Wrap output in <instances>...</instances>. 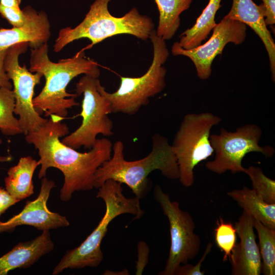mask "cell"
Here are the masks:
<instances>
[{"instance_id":"28","label":"cell","mask_w":275,"mask_h":275,"mask_svg":"<svg viewBox=\"0 0 275 275\" xmlns=\"http://www.w3.org/2000/svg\"><path fill=\"white\" fill-rule=\"evenodd\" d=\"M138 260L136 262V275L142 274L148 262L150 249L147 244L143 241H139L138 245Z\"/></svg>"},{"instance_id":"24","label":"cell","mask_w":275,"mask_h":275,"mask_svg":"<svg viewBox=\"0 0 275 275\" xmlns=\"http://www.w3.org/2000/svg\"><path fill=\"white\" fill-rule=\"evenodd\" d=\"M245 173L250 177L256 194L265 202L275 204V181L267 177L259 167L251 166Z\"/></svg>"},{"instance_id":"21","label":"cell","mask_w":275,"mask_h":275,"mask_svg":"<svg viewBox=\"0 0 275 275\" xmlns=\"http://www.w3.org/2000/svg\"><path fill=\"white\" fill-rule=\"evenodd\" d=\"M159 12L157 36L163 40L171 39L180 24V14L187 10L192 0H154Z\"/></svg>"},{"instance_id":"33","label":"cell","mask_w":275,"mask_h":275,"mask_svg":"<svg viewBox=\"0 0 275 275\" xmlns=\"http://www.w3.org/2000/svg\"><path fill=\"white\" fill-rule=\"evenodd\" d=\"M114 273H116L115 274H129V272L127 269H124L120 271H112L111 270H106L103 274H113Z\"/></svg>"},{"instance_id":"9","label":"cell","mask_w":275,"mask_h":275,"mask_svg":"<svg viewBox=\"0 0 275 275\" xmlns=\"http://www.w3.org/2000/svg\"><path fill=\"white\" fill-rule=\"evenodd\" d=\"M262 134V129L258 125L248 124L234 132L222 128L219 134L210 135L209 139L215 155L213 160L205 164L206 168L218 174L227 171L232 174L245 173L246 168L242 166V160L248 153L260 152L266 157L274 153L272 147L259 145Z\"/></svg>"},{"instance_id":"25","label":"cell","mask_w":275,"mask_h":275,"mask_svg":"<svg viewBox=\"0 0 275 275\" xmlns=\"http://www.w3.org/2000/svg\"><path fill=\"white\" fill-rule=\"evenodd\" d=\"M236 235L235 227L231 223L224 221L219 216L216 221L214 235L216 245L224 253L223 261L229 259L236 244Z\"/></svg>"},{"instance_id":"23","label":"cell","mask_w":275,"mask_h":275,"mask_svg":"<svg viewBox=\"0 0 275 275\" xmlns=\"http://www.w3.org/2000/svg\"><path fill=\"white\" fill-rule=\"evenodd\" d=\"M14 108L12 90L0 87V130L5 135L23 133L18 119L14 116Z\"/></svg>"},{"instance_id":"8","label":"cell","mask_w":275,"mask_h":275,"mask_svg":"<svg viewBox=\"0 0 275 275\" xmlns=\"http://www.w3.org/2000/svg\"><path fill=\"white\" fill-rule=\"evenodd\" d=\"M98 78L84 75L76 84L77 96L83 95L80 125L73 132L65 136L62 142L74 149L81 147L90 149L98 134L111 136L114 124L108 115L112 113L108 100L101 93Z\"/></svg>"},{"instance_id":"2","label":"cell","mask_w":275,"mask_h":275,"mask_svg":"<svg viewBox=\"0 0 275 275\" xmlns=\"http://www.w3.org/2000/svg\"><path fill=\"white\" fill-rule=\"evenodd\" d=\"M48 53L47 42L31 48L29 70L41 73L45 79L43 88L33 98V104L40 115L45 113V116L53 115L63 119L68 109L79 104L75 100L77 94L66 91L69 83L80 74L98 78L100 70L97 62L87 58L83 50L58 62L50 61Z\"/></svg>"},{"instance_id":"19","label":"cell","mask_w":275,"mask_h":275,"mask_svg":"<svg viewBox=\"0 0 275 275\" xmlns=\"http://www.w3.org/2000/svg\"><path fill=\"white\" fill-rule=\"evenodd\" d=\"M227 195L254 219L275 229V204L265 202L253 189L245 186L242 189L228 191Z\"/></svg>"},{"instance_id":"7","label":"cell","mask_w":275,"mask_h":275,"mask_svg":"<svg viewBox=\"0 0 275 275\" xmlns=\"http://www.w3.org/2000/svg\"><path fill=\"white\" fill-rule=\"evenodd\" d=\"M221 121L209 112L189 113L183 118L171 145L178 167V179L183 186L193 185L195 167L213 154L210 130Z\"/></svg>"},{"instance_id":"18","label":"cell","mask_w":275,"mask_h":275,"mask_svg":"<svg viewBox=\"0 0 275 275\" xmlns=\"http://www.w3.org/2000/svg\"><path fill=\"white\" fill-rule=\"evenodd\" d=\"M38 166V161L28 156L21 157L16 165L10 168L4 179L5 189L9 194L19 201L33 195L32 178Z\"/></svg>"},{"instance_id":"27","label":"cell","mask_w":275,"mask_h":275,"mask_svg":"<svg viewBox=\"0 0 275 275\" xmlns=\"http://www.w3.org/2000/svg\"><path fill=\"white\" fill-rule=\"evenodd\" d=\"M212 246L211 242L207 244L204 254L196 265L187 263L181 264L177 269L175 275H204V271L201 270V266L207 256L210 253Z\"/></svg>"},{"instance_id":"4","label":"cell","mask_w":275,"mask_h":275,"mask_svg":"<svg viewBox=\"0 0 275 275\" xmlns=\"http://www.w3.org/2000/svg\"><path fill=\"white\" fill-rule=\"evenodd\" d=\"M96 197L104 202L105 212L97 226L77 247L68 250L53 270L57 275L66 269H81L98 266L103 259L101 244L111 222L123 214H131L135 219L140 218L144 212L140 200L134 197L127 198L123 193L122 184L112 179L105 181L98 188Z\"/></svg>"},{"instance_id":"31","label":"cell","mask_w":275,"mask_h":275,"mask_svg":"<svg viewBox=\"0 0 275 275\" xmlns=\"http://www.w3.org/2000/svg\"><path fill=\"white\" fill-rule=\"evenodd\" d=\"M264 9V20L266 25L275 23V0H262Z\"/></svg>"},{"instance_id":"11","label":"cell","mask_w":275,"mask_h":275,"mask_svg":"<svg viewBox=\"0 0 275 275\" xmlns=\"http://www.w3.org/2000/svg\"><path fill=\"white\" fill-rule=\"evenodd\" d=\"M29 46V42H23L10 46L4 60L5 70L13 85L14 113L19 116V124L25 134L38 129L48 120L41 117L33 104L35 87L40 83L42 74H33L19 63V57L26 51Z\"/></svg>"},{"instance_id":"20","label":"cell","mask_w":275,"mask_h":275,"mask_svg":"<svg viewBox=\"0 0 275 275\" xmlns=\"http://www.w3.org/2000/svg\"><path fill=\"white\" fill-rule=\"evenodd\" d=\"M222 0H209L197 18L195 24L180 36L179 45L185 49L196 47L202 44L216 25L215 16L221 7Z\"/></svg>"},{"instance_id":"13","label":"cell","mask_w":275,"mask_h":275,"mask_svg":"<svg viewBox=\"0 0 275 275\" xmlns=\"http://www.w3.org/2000/svg\"><path fill=\"white\" fill-rule=\"evenodd\" d=\"M39 194L32 201H28L22 211L6 222L0 221V234L11 233L21 225L31 226L39 230L46 231L68 226L70 223L65 216L50 211L47 202L54 182L45 177L42 178Z\"/></svg>"},{"instance_id":"1","label":"cell","mask_w":275,"mask_h":275,"mask_svg":"<svg viewBox=\"0 0 275 275\" xmlns=\"http://www.w3.org/2000/svg\"><path fill=\"white\" fill-rule=\"evenodd\" d=\"M61 117L53 115L38 129L25 135L26 142L34 145L40 157L41 168L38 178L45 176L49 168L62 172L64 181L60 190V198L69 201L75 191H87L94 188L97 170L110 159L113 144L107 138L97 139L90 151L79 152L63 143L60 138L68 135L69 128L61 123Z\"/></svg>"},{"instance_id":"12","label":"cell","mask_w":275,"mask_h":275,"mask_svg":"<svg viewBox=\"0 0 275 275\" xmlns=\"http://www.w3.org/2000/svg\"><path fill=\"white\" fill-rule=\"evenodd\" d=\"M209 40L203 44L190 49L182 48L178 42L172 47L174 56H184L189 58L194 64L198 77L208 79L212 72L211 65L215 58L221 54L229 43L239 45L246 37V26L237 20L224 17L213 29Z\"/></svg>"},{"instance_id":"14","label":"cell","mask_w":275,"mask_h":275,"mask_svg":"<svg viewBox=\"0 0 275 275\" xmlns=\"http://www.w3.org/2000/svg\"><path fill=\"white\" fill-rule=\"evenodd\" d=\"M240 242L236 243L229 259L232 275H259L261 258L256 241L254 218L243 210L234 226Z\"/></svg>"},{"instance_id":"10","label":"cell","mask_w":275,"mask_h":275,"mask_svg":"<svg viewBox=\"0 0 275 275\" xmlns=\"http://www.w3.org/2000/svg\"><path fill=\"white\" fill-rule=\"evenodd\" d=\"M153 196L168 219L171 237L166 266L159 274L175 275L180 265L187 263L197 256L201 240L194 232L196 225L191 215L181 209L177 202L172 201L169 195L158 184L154 186Z\"/></svg>"},{"instance_id":"26","label":"cell","mask_w":275,"mask_h":275,"mask_svg":"<svg viewBox=\"0 0 275 275\" xmlns=\"http://www.w3.org/2000/svg\"><path fill=\"white\" fill-rule=\"evenodd\" d=\"M38 12L31 6L22 10H17L0 4V14L13 27L19 28L29 23L37 15Z\"/></svg>"},{"instance_id":"6","label":"cell","mask_w":275,"mask_h":275,"mask_svg":"<svg viewBox=\"0 0 275 275\" xmlns=\"http://www.w3.org/2000/svg\"><path fill=\"white\" fill-rule=\"evenodd\" d=\"M149 39L153 45V58L144 75L138 77H120L119 87L113 93L107 92L99 83V90L109 102L112 113L133 115L149 104L150 98L164 89L167 69L163 64L169 52L165 41L157 36L155 31Z\"/></svg>"},{"instance_id":"34","label":"cell","mask_w":275,"mask_h":275,"mask_svg":"<svg viewBox=\"0 0 275 275\" xmlns=\"http://www.w3.org/2000/svg\"><path fill=\"white\" fill-rule=\"evenodd\" d=\"M2 143V140L0 139V145ZM12 159V157L11 156H0V163L3 162H6V161H9L11 160Z\"/></svg>"},{"instance_id":"17","label":"cell","mask_w":275,"mask_h":275,"mask_svg":"<svg viewBox=\"0 0 275 275\" xmlns=\"http://www.w3.org/2000/svg\"><path fill=\"white\" fill-rule=\"evenodd\" d=\"M50 23L44 11L38 13L29 23L22 27L0 29V49L23 42H27L31 48L47 42L50 37Z\"/></svg>"},{"instance_id":"15","label":"cell","mask_w":275,"mask_h":275,"mask_svg":"<svg viewBox=\"0 0 275 275\" xmlns=\"http://www.w3.org/2000/svg\"><path fill=\"white\" fill-rule=\"evenodd\" d=\"M226 18L241 22L250 26L263 42L267 52L272 80H275V43L264 20L262 4L256 5L253 0H233Z\"/></svg>"},{"instance_id":"22","label":"cell","mask_w":275,"mask_h":275,"mask_svg":"<svg viewBox=\"0 0 275 275\" xmlns=\"http://www.w3.org/2000/svg\"><path fill=\"white\" fill-rule=\"evenodd\" d=\"M259 241V251L262 259L261 273L275 274V229L266 227L254 218Z\"/></svg>"},{"instance_id":"5","label":"cell","mask_w":275,"mask_h":275,"mask_svg":"<svg viewBox=\"0 0 275 275\" xmlns=\"http://www.w3.org/2000/svg\"><path fill=\"white\" fill-rule=\"evenodd\" d=\"M111 1L95 0L78 25L61 29L53 45L54 51L59 52L69 43L81 38L89 39L91 46L120 34L131 35L143 40L150 38L155 31L151 18L141 14L135 8L122 17L114 16L108 9Z\"/></svg>"},{"instance_id":"3","label":"cell","mask_w":275,"mask_h":275,"mask_svg":"<svg viewBox=\"0 0 275 275\" xmlns=\"http://www.w3.org/2000/svg\"><path fill=\"white\" fill-rule=\"evenodd\" d=\"M124 146L121 141L112 147L113 155L97 170L94 188H99L104 182L112 179L126 184L139 200L150 192L152 182L148 176L159 170L168 179H178L179 169L176 157L166 138L159 133L152 138V149L145 157L133 161L126 160L124 156Z\"/></svg>"},{"instance_id":"29","label":"cell","mask_w":275,"mask_h":275,"mask_svg":"<svg viewBox=\"0 0 275 275\" xmlns=\"http://www.w3.org/2000/svg\"><path fill=\"white\" fill-rule=\"evenodd\" d=\"M19 201L10 195L5 188L0 187V217L8 209Z\"/></svg>"},{"instance_id":"32","label":"cell","mask_w":275,"mask_h":275,"mask_svg":"<svg viewBox=\"0 0 275 275\" xmlns=\"http://www.w3.org/2000/svg\"><path fill=\"white\" fill-rule=\"evenodd\" d=\"M21 0H0V4L3 6L20 10L19 5Z\"/></svg>"},{"instance_id":"30","label":"cell","mask_w":275,"mask_h":275,"mask_svg":"<svg viewBox=\"0 0 275 275\" xmlns=\"http://www.w3.org/2000/svg\"><path fill=\"white\" fill-rule=\"evenodd\" d=\"M8 48L0 49V87L12 89L13 85L4 68V60Z\"/></svg>"},{"instance_id":"16","label":"cell","mask_w":275,"mask_h":275,"mask_svg":"<svg viewBox=\"0 0 275 275\" xmlns=\"http://www.w3.org/2000/svg\"><path fill=\"white\" fill-rule=\"evenodd\" d=\"M54 248L49 230L43 231L35 239L19 242L0 257V275H7L16 268H28Z\"/></svg>"}]
</instances>
